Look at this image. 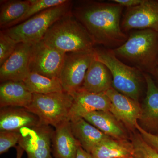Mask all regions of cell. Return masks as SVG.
Returning a JSON list of instances; mask_svg holds the SVG:
<instances>
[{"label":"cell","mask_w":158,"mask_h":158,"mask_svg":"<svg viewBox=\"0 0 158 158\" xmlns=\"http://www.w3.org/2000/svg\"><path fill=\"white\" fill-rule=\"evenodd\" d=\"M23 82L32 94H48L64 91L59 79L50 78L36 73H30Z\"/></svg>","instance_id":"obj_23"},{"label":"cell","mask_w":158,"mask_h":158,"mask_svg":"<svg viewBox=\"0 0 158 158\" xmlns=\"http://www.w3.org/2000/svg\"><path fill=\"white\" fill-rule=\"evenodd\" d=\"M73 102L69 120L77 121L88 113L96 111L110 112V101L105 93H94L80 89L71 94Z\"/></svg>","instance_id":"obj_12"},{"label":"cell","mask_w":158,"mask_h":158,"mask_svg":"<svg viewBox=\"0 0 158 158\" xmlns=\"http://www.w3.org/2000/svg\"><path fill=\"white\" fill-rule=\"evenodd\" d=\"M83 118L109 137L122 140L124 132L118 120L110 112L96 111L88 113Z\"/></svg>","instance_id":"obj_21"},{"label":"cell","mask_w":158,"mask_h":158,"mask_svg":"<svg viewBox=\"0 0 158 158\" xmlns=\"http://www.w3.org/2000/svg\"><path fill=\"white\" fill-rule=\"evenodd\" d=\"M43 40L65 53L93 52L95 49V44L90 34L72 10L51 26Z\"/></svg>","instance_id":"obj_2"},{"label":"cell","mask_w":158,"mask_h":158,"mask_svg":"<svg viewBox=\"0 0 158 158\" xmlns=\"http://www.w3.org/2000/svg\"><path fill=\"white\" fill-rule=\"evenodd\" d=\"M33 94L32 102L27 109L38 117L41 124L55 128L69 120L73 98L68 92Z\"/></svg>","instance_id":"obj_6"},{"label":"cell","mask_w":158,"mask_h":158,"mask_svg":"<svg viewBox=\"0 0 158 158\" xmlns=\"http://www.w3.org/2000/svg\"><path fill=\"white\" fill-rule=\"evenodd\" d=\"M15 148L16 151V158H22L24 151L19 145H16Z\"/></svg>","instance_id":"obj_31"},{"label":"cell","mask_w":158,"mask_h":158,"mask_svg":"<svg viewBox=\"0 0 158 158\" xmlns=\"http://www.w3.org/2000/svg\"><path fill=\"white\" fill-rule=\"evenodd\" d=\"M30 1L31 4L29 9L24 15L19 19L13 26L25 21L30 18L46 9L64 4L68 0H30Z\"/></svg>","instance_id":"obj_24"},{"label":"cell","mask_w":158,"mask_h":158,"mask_svg":"<svg viewBox=\"0 0 158 158\" xmlns=\"http://www.w3.org/2000/svg\"><path fill=\"white\" fill-rule=\"evenodd\" d=\"M20 136L19 131H0V154L8 152L11 148L16 146Z\"/></svg>","instance_id":"obj_27"},{"label":"cell","mask_w":158,"mask_h":158,"mask_svg":"<svg viewBox=\"0 0 158 158\" xmlns=\"http://www.w3.org/2000/svg\"><path fill=\"white\" fill-rule=\"evenodd\" d=\"M81 146L67 120L55 127L52 139V152L55 158H76Z\"/></svg>","instance_id":"obj_14"},{"label":"cell","mask_w":158,"mask_h":158,"mask_svg":"<svg viewBox=\"0 0 158 158\" xmlns=\"http://www.w3.org/2000/svg\"><path fill=\"white\" fill-rule=\"evenodd\" d=\"M66 53L50 46L43 40L34 44L30 56V72L59 79Z\"/></svg>","instance_id":"obj_7"},{"label":"cell","mask_w":158,"mask_h":158,"mask_svg":"<svg viewBox=\"0 0 158 158\" xmlns=\"http://www.w3.org/2000/svg\"><path fill=\"white\" fill-rule=\"evenodd\" d=\"M94 56L110 70L113 78V88L138 102L141 90V70L124 64L112 49L95 48Z\"/></svg>","instance_id":"obj_5"},{"label":"cell","mask_w":158,"mask_h":158,"mask_svg":"<svg viewBox=\"0 0 158 158\" xmlns=\"http://www.w3.org/2000/svg\"><path fill=\"white\" fill-rule=\"evenodd\" d=\"M112 85L113 78L110 70L94 56L80 89L91 93H105L113 87Z\"/></svg>","instance_id":"obj_16"},{"label":"cell","mask_w":158,"mask_h":158,"mask_svg":"<svg viewBox=\"0 0 158 158\" xmlns=\"http://www.w3.org/2000/svg\"><path fill=\"white\" fill-rule=\"evenodd\" d=\"M123 7L115 3L83 1L72 11L85 27L95 44L115 49L128 39L123 31L121 17Z\"/></svg>","instance_id":"obj_1"},{"label":"cell","mask_w":158,"mask_h":158,"mask_svg":"<svg viewBox=\"0 0 158 158\" xmlns=\"http://www.w3.org/2000/svg\"><path fill=\"white\" fill-rule=\"evenodd\" d=\"M110 99V112L118 121L135 128L142 117V109L138 102L119 93L112 87L105 92Z\"/></svg>","instance_id":"obj_13"},{"label":"cell","mask_w":158,"mask_h":158,"mask_svg":"<svg viewBox=\"0 0 158 158\" xmlns=\"http://www.w3.org/2000/svg\"><path fill=\"white\" fill-rule=\"evenodd\" d=\"M151 73L155 76L158 79V60L156 63L155 66L154 68L153 69Z\"/></svg>","instance_id":"obj_32"},{"label":"cell","mask_w":158,"mask_h":158,"mask_svg":"<svg viewBox=\"0 0 158 158\" xmlns=\"http://www.w3.org/2000/svg\"><path fill=\"white\" fill-rule=\"evenodd\" d=\"M144 1V0H113L112 2L123 7H126L127 9H130L141 5Z\"/></svg>","instance_id":"obj_29"},{"label":"cell","mask_w":158,"mask_h":158,"mask_svg":"<svg viewBox=\"0 0 158 158\" xmlns=\"http://www.w3.org/2000/svg\"><path fill=\"white\" fill-rule=\"evenodd\" d=\"M33 44L19 43L12 55L0 68L1 83L23 81L30 73L29 63Z\"/></svg>","instance_id":"obj_11"},{"label":"cell","mask_w":158,"mask_h":158,"mask_svg":"<svg viewBox=\"0 0 158 158\" xmlns=\"http://www.w3.org/2000/svg\"><path fill=\"white\" fill-rule=\"evenodd\" d=\"M38 117L27 109L20 107H7L0 110V131H19L24 128L40 124Z\"/></svg>","instance_id":"obj_15"},{"label":"cell","mask_w":158,"mask_h":158,"mask_svg":"<svg viewBox=\"0 0 158 158\" xmlns=\"http://www.w3.org/2000/svg\"><path fill=\"white\" fill-rule=\"evenodd\" d=\"M112 50L118 58L151 73L158 60V32L150 29L135 31L124 44Z\"/></svg>","instance_id":"obj_3"},{"label":"cell","mask_w":158,"mask_h":158,"mask_svg":"<svg viewBox=\"0 0 158 158\" xmlns=\"http://www.w3.org/2000/svg\"><path fill=\"white\" fill-rule=\"evenodd\" d=\"M147 85V91L142 109L141 119L149 127L158 129V87L151 77L143 73Z\"/></svg>","instance_id":"obj_20"},{"label":"cell","mask_w":158,"mask_h":158,"mask_svg":"<svg viewBox=\"0 0 158 158\" xmlns=\"http://www.w3.org/2000/svg\"><path fill=\"white\" fill-rule=\"evenodd\" d=\"M136 128L139 131L144 141L158 152V135L148 132L138 124Z\"/></svg>","instance_id":"obj_28"},{"label":"cell","mask_w":158,"mask_h":158,"mask_svg":"<svg viewBox=\"0 0 158 158\" xmlns=\"http://www.w3.org/2000/svg\"><path fill=\"white\" fill-rule=\"evenodd\" d=\"M33 95L23 81L3 82L0 85V108L20 107L27 109L32 102Z\"/></svg>","instance_id":"obj_17"},{"label":"cell","mask_w":158,"mask_h":158,"mask_svg":"<svg viewBox=\"0 0 158 158\" xmlns=\"http://www.w3.org/2000/svg\"><path fill=\"white\" fill-rule=\"evenodd\" d=\"M30 0L1 1L0 27L2 30L13 27L30 7Z\"/></svg>","instance_id":"obj_22"},{"label":"cell","mask_w":158,"mask_h":158,"mask_svg":"<svg viewBox=\"0 0 158 158\" xmlns=\"http://www.w3.org/2000/svg\"><path fill=\"white\" fill-rule=\"evenodd\" d=\"M94 58V50L66 53L59 78L64 91L71 94L81 88Z\"/></svg>","instance_id":"obj_8"},{"label":"cell","mask_w":158,"mask_h":158,"mask_svg":"<svg viewBox=\"0 0 158 158\" xmlns=\"http://www.w3.org/2000/svg\"><path fill=\"white\" fill-rule=\"evenodd\" d=\"M121 27L125 31L150 29L158 32V1L144 0L141 5L127 9Z\"/></svg>","instance_id":"obj_10"},{"label":"cell","mask_w":158,"mask_h":158,"mask_svg":"<svg viewBox=\"0 0 158 158\" xmlns=\"http://www.w3.org/2000/svg\"><path fill=\"white\" fill-rule=\"evenodd\" d=\"M76 158H93L90 153L87 152L84 148L80 146L78 149Z\"/></svg>","instance_id":"obj_30"},{"label":"cell","mask_w":158,"mask_h":158,"mask_svg":"<svg viewBox=\"0 0 158 158\" xmlns=\"http://www.w3.org/2000/svg\"><path fill=\"white\" fill-rule=\"evenodd\" d=\"M71 3L68 1L60 6L41 11L23 22L1 31L17 43L34 44L42 40L51 26L71 11Z\"/></svg>","instance_id":"obj_4"},{"label":"cell","mask_w":158,"mask_h":158,"mask_svg":"<svg viewBox=\"0 0 158 158\" xmlns=\"http://www.w3.org/2000/svg\"><path fill=\"white\" fill-rule=\"evenodd\" d=\"M70 123L72 131L74 136L81 146L89 153L97 145L110 137L84 118Z\"/></svg>","instance_id":"obj_18"},{"label":"cell","mask_w":158,"mask_h":158,"mask_svg":"<svg viewBox=\"0 0 158 158\" xmlns=\"http://www.w3.org/2000/svg\"><path fill=\"white\" fill-rule=\"evenodd\" d=\"M132 144L133 158H158V152L146 143L141 136L134 137Z\"/></svg>","instance_id":"obj_25"},{"label":"cell","mask_w":158,"mask_h":158,"mask_svg":"<svg viewBox=\"0 0 158 158\" xmlns=\"http://www.w3.org/2000/svg\"><path fill=\"white\" fill-rule=\"evenodd\" d=\"M54 130L50 126L40 123L19 131L18 144L27 155V158H52V139Z\"/></svg>","instance_id":"obj_9"},{"label":"cell","mask_w":158,"mask_h":158,"mask_svg":"<svg viewBox=\"0 0 158 158\" xmlns=\"http://www.w3.org/2000/svg\"><path fill=\"white\" fill-rule=\"evenodd\" d=\"M93 158H133L132 143L109 138L101 142L91 151Z\"/></svg>","instance_id":"obj_19"},{"label":"cell","mask_w":158,"mask_h":158,"mask_svg":"<svg viewBox=\"0 0 158 158\" xmlns=\"http://www.w3.org/2000/svg\"><path fill=\"white\" fill-rule=\"evenodd\" d=\"M17 43L11 37L0 32V66L12 55L16 48Z\"/></svg>","instance_id":"obj_26"}]
</instances>
